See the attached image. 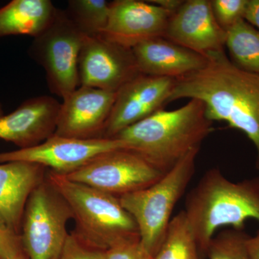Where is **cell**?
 <instances>
[{
  "label": "cell",
  "instance_id": "obj_22",
  "mask_svg": "<svg viewBox=\"0 0 259 259\" xmlns=\"http://www.w3.org/2000/svg\"><path fill=\"white\" fill-rule=\"evenodd\" d=\"M248 236L234 229L221 232L213 237L206 254L209 259H249L245 247Z\"/></svg>",
  "mask_w": 259,
  "mask_h": 259
},
{
  "label": "cell",
  "instance_id": "obj_10",
  "mask_svg": "<svg viewBox=\"0 0 259 259\" xmlns=\"http://www.w3.org/2000/svg\"><path fill=\"white\" fill-rule=\"evenodd\" d=\"M79 87L117 93L141 74L131 49L102 35H84L78 63Z\"/></svg>",
  "mask_w": 259,
  "mask_h": 259
},
{
  "label": "cell",
  "instance_id": "obj_5",
  "mask_svg": "<svg viewBox=\"0 0 259 259\" xmlns=\"http://www.w3.org/2000/svg\"><path fill=\"white\" fill-rule=\"evenodd\" d=\"M199 150L192 149L153 185L119 197L136 221L141 244L152 256L161 247L172 212L194 176Z\"/></svg>",
  "mask_w": 259,
  "mask_h": 259
},
{
  "label": "cell",
  "instance_id": "obj_14",
  "mask_svg": "<svg viewBox=\"0 0 259 259\" xmlns=\"http://www.w3.org/2000/svg\"><path fill=\"white\" fill-rule=\"evenodd\" d=\"M226 36L214 18L210 0H187L170 17L163 37L206 56L225 51Z\"/></svg>",
  "mask_w": 259,
  "mask_h": 259
},
{
  "label": "cell",
  "instance_id": "obj_25",
  "mask_svg": "<svg viewBox=\"0 0 259 259\" xmlns=\"http://www.w3.org/2000/svg\"><path fill=\"white\" fill-rule=\"evenodd\" d=\"M106 259H153L140 239L123 242L105 250Z\"/></svg>",
  "mask_w": 259,
  "mask_h": 259
},
{
  "label": "cell",
  "instance_id": "obj_11",
  "mask_svg": "<svg viewBox=\"0 0 259 259\" xmlns=\"http://www.w3.org/2000/svg\"><path fill=\"white\" fill-rule=\"evenodd\" d=\"M176 79L141 74L117 92L102 138L121 131L152 115L168 103Z\"/></svg>",
  "mask_w": 259,
  "mask_h": 259
},
{
  "label": "cell",
  "instance_id": "obj_26",
  "mask_svg": "<svg viewBox=\"0 0 259 259\" xmlns=\"http://www.w3.org/2000/svg\"><path fill=\"white\" fill-rule=\"evenodd\" d=\"M21 248L20 235L10 228L0 216V259H8Z\"/></svg>",
  "mask_w": 259,
  "mask_h": 259
},
{
  "label": "cell",
  "instance_id": "obj_17",
  "mask_svg": "<svg viewBox=\"0 0 259 259\" xmlns=\"http://www.w3.org/2000/svg\"><path fill=\"white\" fill-rule=\"evenodd\" d=\"M42 168L28 162L0 163V216L18 234L27 201L41 182Z\"/></svg>",
  "mask_w": 259,
  "mask_h": 259
},
{
  "label": "cell",
  "instance_id": "obj_13",
  "mask_svg": "<svg viewBox=\"0 0 259 259\" xmlns=\"http://www.w3.org/2000/svg\"><path fill=\"white\" fill-rule=\"evenodd\" d=\"M171 15L148 1L116 0L110 3L108 23L101 35L132 49L141 42L164 36Z\"/></svg>",
  "mask_w": 259,
  "mask_h": 259
},
{
  "label": "cell",
  "instance_id": "obj_18",
  "mask_svg": "<svg viewBox=\"0 0 259 259\" xmlns=\"http://www.w3.org/2000/svg\"><path fill=\"white\" fill-rule=\"evenodd\" d=\"M57 11L50 0H13L0 8V37H35L52 23Z\"/></svg>",
  "mask_w": 259,
  "mask_h": 259
},
{
  "label": "cell",
  "instance_id": "obj_3",
  "mask_svg": "<svg viewBox=\"0 0 259 259\" xmlns=\"http://www.w3.org/2000/svg\"><path fill=\"white\" fill-rule=\"evenodd\" d=\"M184 211L200 253L206 254L219 228L243 231L248 220L259 223V176L233 182L219 168H210L187 195Z\"/></svg>",
  "mask_w": 259,
  "mask_h": 259
},
{
  "label": "cell",
  "instance_id": "obj_2",
  "mask_svg": "<svg viewBox=\"0 0 259 259\" xmlns=\"http://www.w3.org/2000/svg\"><path fill=\"white\" fill-rule=\"evenodd\" d=\"M213 130L204 102L190 99L177 110H158L115 138L166 174L192 149L201 148Z\"/></svg>",
  "mask_w": 259,
  "mask_h": 259
},
{
  "label": "cell",
  "instance_id": "obj_30",
  "mask_svg": "<svg viewBox=\"0 0 259 259\" xmlns=\"http://www.w3.org/2000/svg\"><path fill=\"white\" fill-rule=\"evenodd\" d=\"M8 259H28L25 253H24L23 248L15 252L14 254L9 257Z\"/></svg>",
  "mask_w": 259,
  "mask_h": 259
},
{
  "label": "cell",
  "instance_id": "obj_15",
  "mask_svg": "<svg viewBox=\"0 0 259 259\" xmlns=\"http://www.w3.org/2000/svg\"><path fill=\"white\" fill-rule=\"evenodd\" d=\"M61 105L46 95L29 99L15 111L0 117V139L20 148L40 144L55 133Z\"/></svg>",
  "mask_w": 259,
  "mask_h": 259
},
{
  "label": "cell",
  "instance_id": "obj_12",
  "mask_svg": "<svg viewBox=\"0 0 259 259\" xmlns=\"http://www.w3.org/2000/svg\"><path fill=\"white\" fill-rule=\"evenodd\" d=\"M117 93L80 86L61 105L54 134L76 139L102 138Z\"/></svg>",
  "mask_w": 259,
  "mask_h": 259
},
{
  "label": "cell",
  "instance_id": "obj_9",
  "mask_svg": "<svg viewBox=\"0 0 259 259\" xmlns=\"http://www.w3.org/2000/svg\"><path fill=\"white\" fill-rule=\"evenodd\" d=\"M120 149L128 147L117 138L83 139L54 134L32 147L0 153V163L28 162L49 167L54 173L66 175L102 153Z\"/></svg>",
  "mask_w": 259,
  "mask_h": 259
},
{
  "label": "cell",
  "instance_id": "obj_29",
  "mask_svg": "<svg viewBox=\"0 0 259 259\" xmlns=\"http://www.w3.org/2000/svg\"><path fill=\"white\" fill-rule=\"evenodd\" d=\"M149 3L157 5L163 10L175 13L184 3V0H150Z\"/></svg>",
  "mask_w": 259,
  "mask_h": 259
},
{
  "label": "cell",
  "instance_id": "obj_21",
  "mask_svg": "<svg viewBox=\"0 0 259 259\" xmlns=\"http://www.w3.org/2000/svg\"><path fill=\"white\" fill-rule=\"evenodd\" d=\"M66 13L88 36L101 35L108 23L110 3L105 0H70Z\"/></svg>",
  "mask_w": 259,
  "mask_h": 259
},
{
  "label": "cell",
  "instance_id": "obj_4",
  "mask_svg": "<svg viewBox=\"0 0 259 259\" xmlns=\"http://www.w3.org/2000/svg\"><path fill=\"white\" fill-rule=\"evenodd\" d=\"M51 185L60 194L87 244L106 250L123 242L140 239L139 228L120 198L51 172Z\"/></svg>",
  "mask_w": 259,
  "mask_h": 259
},
{
  "label": "cell",
  "instance_id": "obj_16",
  "mask_svg": "<svg viewBox=\"0 0 259 259\" xmlns=\"http://www.w3.org/2000/svg\"><path fill=\"white\" fill-rule=\"evenodd\" d=\"M141 74L179 79L203 69L206 56L186 49L163 37L141 42L132 49Z\"/></svg>",
  "mask_w": 259,
  "mask_h": 259
},
{
  "label": "cell",
  "instance_id": "obj_6",
  "mask_svg": "<svg viewBox=\"0 0 259 259\" xmlns=\"http://www.w3.org/2000/svg\"><path fill=\"white\" fill-rule=\"evenodd\" d=\"M84 35L66 10L57 9L44 32L34 37L28 54L44 68L50 91L64 100L79 87L78 63Z\"/></svg>",
  "mask_w": 259,
  "mask_h": 259
},
{
  "label": "cell",
  "instance_id": "obj_1",
  "mask_svg": "<svg viewBox=\"0 0 259 259\" xmlns=\"http://www.w3.org/2000/svg\"><path fill=\"white\" fill-rule=\"evenodd\" d=\"M206 56L205 67L176 79L168 102L180 99L203 102L209 120L226 122L253 143L259 169V74L237 67L225 51Z\"/></svg>",
  "mask_w": 259,
  "mask_h": 259
},
{
  "label": "cell",
  "instance_id": "obj_27",
  "mask_svg": "<svg viewBox=\"0 0 259 259\" xmlns=\"http://www.w3.org/2000/svg\"><path fill=\"white\" fill-rule=\"evenodd\" d=\"M244 20L259 30V0H248Z\"/></svg>",
  "mask_w": 259,
  "mask_h": 259
},
{
  "label": "cell",
  "instance_id": "obj_31",
  "mask_svg": "<svg viewBox=\"0 0 259 259\" xmlns=\"http://www.w3.org/2000/svg\"><path fill=\"white\" fill-rule=\"evenodd\" d=\"M4 115V110H3V105H2L1 102H0V117Z\"/></svg>",
  "mask_w": 259,
  "mask_h": 259
},
{
  "label": "cell",
  "instance_id": "obj_20",
  "mask_svg": "<svg viewBox=\"0 0 259 259\" xmlns=\"http://www.w3.org/2000/svg\"><path fill=\"white\" fill-rule=\"evenodd\" d=\"M200 253L193 231L182 210L170 221L153 259H201Z\"/></svg>",
  "mask_w": 259,
  "mask_h": 259
},
{
  "label": "cell",
  "instance_id": "obj_23",
  "mask_svg": "<svg viewBox=\"0 0 259 259\" xmlns=\"http://www.w3.org/2000/svg\"><path fill=\"white\" fill-rule=\"evenodd\" d=\"M248 0H210L216 21L226 32L240 20H244Z\"/></svg>",
  "mask_w": 259,
  "mask_h": 259
},
{
  "label": "cell",
  "instance_id": "obj_24",
  "mask_svg": "<svg viewBox=\"0 0 259 259\" xmlns=\"http://www.w3.org/2000/svg\"><path fill=\"white\" fill-rule=\"evenodd\" d=\"M59 259H106L105 250L84 243L78 236L69 235Z\"/></svg>",
  "mask_w": 259,
  "mask_h": 259
},
{
  "label": "cell",
  "instance_id": "obj_7",
  "mask_svg": "<svg viewBox=\"0 0 259 259\" xmlns=\"http://www.w3.org/2000/svg\"><path fill=\"white\" fill-rule=\"evenodd\" d=\"M71 218L67 204L50 182L38 184L27 201L21 223L20 241L28 258H60Z\"/></svg>",
  "mask_w": 259,
  "mask_h": 259
},
{
  "label": "cell",
  "instance_id": "obj_28",
  "mask_svg": "<svg viewBox=\"0 0 259 259\" xmlns=\"http://www.w3.org/2000/svg\"><path fill=\"white\" fill-rule=\"evenodd\" d=\"M245 247L249 259H259V232L254 237L248 236Z\"/></svg>",
  "mask_w": 259,
  "mask_h": 259
},
{
  "label": "cell",
  "instance_id": "obj_8",
  "mask_svg": "<svg viewBox=\"0 0 259 259\" xmlns=\"http://www.w3.org/2000/svg\"><path fill=\"white\" fill-rule=\"evenodd\" d=\"M164 175L134 151L120 149L102 153L64 176L120 197L153 185Z\"/></svg>",
  "mask_w": 259,
  "mask_h": 259
},
{
  "label": "cell",
  "instance_id": "obj_19",
  "mask_svg": "<svg viewBox=\"0 0 259 259\" xmlns=\"http://www.w3.org/2000/svg\"><path fill=\"white\" fill-rule=\"evenodd\" d=\"M226 48L233 64L243 71L259 74V30L240 20L227 32Z\"/></svg>",
  "mask_w": 259,
  "mask_h": 259
}]
</instances>
